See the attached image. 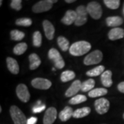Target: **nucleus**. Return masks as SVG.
I'll return each instance as SVG.
<instances>
[{"label": "nucleus", "mask_w": 124, "mask_h": 124, "mask_svg": "<svg viewBox=\"0 0 124 124\" xmlns=\"http://www.w3.org/2000/svg\"><path fill=\"white\" fill-rule=\"evenodd\" d=\"M117 88H118L119 92L124 93V81H122L120 84H119L118 86H117Z\"/></svg>", "instance_id": "c9c22d12"}, {"label": "nucleus", "mask_w": 124, "mask_h": 124, "mask_svg": "<svg viewBox=\"0 0 124 124\" xmlns=\"http://www.w3.org/2000/svg\"><path fill=\"white\" fill-rule=\"evenodd\" d=\"M86 101H87V97L85 95L78 94V95H75V97L71 98L69 100L68 103L71 105H77V104H79L81 103H83Z\"/></svg>", "instance_id": "cd10ccee"}, {"label": "nucleus", "mask_w": 124, "mask_h": 124, "mask_svg": "<svg viewBox=\"0 0 124 124\" xmlns=\"http://www.w3.org/2000/svg\"><path fill=\"white\" fill-rule=\"evenodd\" d=\"M57 0H42L36 3L32 8V12L35 13H40L47 12L53 7V4L57 3Z\"/></svg>", "instance_id": "f03ea898"}, {"label": "nucleus", "mask_w": 124, "mask_h": 124, "mask_svg": "<svg viewBox=\"0 0 124 124\" xmlns=\"http://www.w3.org/2000/svg\"><path fill=\"white\" fill-rule=\"evenodd\" d=\"M16 93L17 97L23 103H27L31 98V94L29 93L28 89L25 84H19L16 88Z\"/></svg>", "instance_id": "1a4fd4ad"}, {"label": "nucleus", "mask_w": 124, "mask_h": 124, "mask_svg": "<svg viewBox=\"0 0 124 124\" xmlns=\"http://www.w3.org/2000/svg\"><path fill=\"white\" fill-rule=\"evenodd\" d=\"M32 85L37 89L39 90H48L52 85V82L48 79L44 78H35L31 81Z\"/></svg>", "instance_id": "9d476101"}, {"label": "nucleus", "mask_w": 124, "mask_h": 124, "mask_svg": "<svg viewBox=\"0 0 124 124\" xmlns=\"http://www.w3.org/2000/svg\"></svg>", "instance_id": "a19ab883"}, {"label": "nucleus", "mask_w": 124, "mask_h": 124, "mask_svg": "<svg viewBox=\"0 0 124 124\" xmlns=\"http://www.w3.org/2000/svg\"><path fill=\"white\" fill-rule=\"evenodd\" d=\"M57 44L59 46V48L62 49L63 52H66L69 48V41L67 39L66 37L60 36L57 39Z\"/></svg>", "instance_id": "393cba45"}, {"label": "nucleus", "mask_w": 124, "mask_h": 124, "mask_svg": "<svg viewBox=\"0 0 124 124\" xmlns=\"http://www.w3.org/2000/svg\"><path fill=\"white\" fill-rule=\"evenodd\" d=\"M45 109V106L44 105H42L41 106H37L35 107L32 108V112L34 113H39V112H41V111H43Z\"/></svg>", "instance_id": "72a5a7b5"}, {"label": "nucleus", "mask_w": 124, "mask_h": 124, "mask_svg": "<svg viewBox=\"0 0 124 124\" xmlns=\"http://www.w3.org/2000/svg\"><path fill=\"white\" fill-rule=\"evenodd\" d=\"M10 37H11V39L14 41H21L24 38L25 34L22 31H19L18 30H13L10 32Z\"/></svg>", "instance_id": "c756f323"}, {"label": "nucleus", "mask_w": 124, "mask_h": 124, "mask_svg": "<svg viewBox=\"0 0 124 124\" xmlns=\"http://www.w3.org/2000/svg\"><path fill=\"white\" fill-rule=\"evenodd\" d=\"M43 28L44 30L45 35L49 40H52L54 38V27L53 23L48 20H44L43 22Z\"/></svg>", "instance_id": "f8f14e48"}, {"label": "nucleus", "mask_w": 124, "mask_h": 124, "mask_svg": "<svg viewBox=\"0 0 124 124\" xmlns=\"http://www.w3.org/2000/svg\"><path fill=\"white\" fill-rule=\"evenodd\" d=\"M32 38H33V46L37 48L40 47L42 43V37L39 31H35L33 33Z\"/></svg>", "instance_id": "c85d7f7f"}, {"label": "nucleus", "mask_w": 124, "mask_h": 124, "mask_svg": "<svg viewBox=\"0 0 124 124\" xmlns=\"http://www.w3.org/2000/svg\"><path fill=\"white\" fill-rule=\"evenodd\" d=\"M95 110L99 115H104L110 108V102L105 98H100L95 101L94 103Z\"/></svg>", "instance_id": "6e6552de"}, {"label": "nucleus", "mask_w": 124, "mask_h": 124, "mask_svg": "<svg viewBox=\"0 0 124 124\" xmlns=\"http://www.w3.org/2000/svg\"><path fill=\"white\" fill-rule=\"evenodd\" d=\"M81 82L80 81V80H76L75 81L70 87H69V88L67 90L65 93V96L66 97H73L75 96L77 93H78L81 90Z\"/></svg>", "instance_id": "ddd939ff"}, {"label": "nucleus", "mask_w": 124, "mask_h": 124, "mask_svg": "<svg viewBox=\"0 0 124 124\" xmlns=\"http://www.w3.org/2000/svg\"><path fill=\"white\" fill-rule=\"evenodd\" d=\"M104 70H105V67L103 66H99L90 70L87 71L86 75L89 77H97V76L102 75L105 72Z\"/></svg>", "instance_id": "b1692460"}, {"label": "nucleus", "mask_w": 124, "mask_h": 124, "mask_svg": "<svg viewBox=\"0 0 124 124\" xmlns=\"http://www.w3.org/2000/svg\"></svg>", "instance_id": "79ce46f5"}, {"label": "nucleus", "mask_w": 124, "mask_h": 124, "mask_svg": "<svg viewBox=\"0 0 124 124\" xmlns=\"http://www.w3.org/2000/svg\"><path fill=\"white\" fill-rule=\"evenodd\" d=\"M29 62H30V69L33 70L37 69L38 67L41 64V59H40L39 57L35 53L31 54L29 55Z\"/></svg>", "instance_id": "aec40b11"}, {"label": "nucleus", "mask_w": 124, "mask_h": 124, "mask_svg": "<svg viewBox=\"0 0 124 124\" xmlns=\"http://www.w3.org/2000/svg\"><path fill=\"white\" fill-rule=\"evenodd\" d=\"M27 48H28V46L26 43H19L14 47V54L17 55H21L26 51Z\"/></svg>", "instance_id": "bb28decb"}, {"label": "nucleus", "mask_w": 124, "mask_h": 124, "mask_svg": "<svg viewBox=\"0 0 124 124\" xmlns=\"http://www.w3.org/2000/svg\"><path fill=\"white\" fill-rule=\"evenodd\" d=\"M123 22H124L123 19L119 16L108 17V18H106V23L108 26L118 28V26L121 25Z\"/></svg>", "instance_id": "6ab92c4d"}, {"label": "nucleus", "mask_w": 124, "mask_h": 124, "mask_svg": "<svg viewBox=\"0 0 124 124\" xmlns=\"http://www.w3.org/2000/svg\"><path fill=\"white\" fill-rule=\"evenodd\" d=\"M37 121V117H31L30 119L27 120L26 124H35Z\"/></svg>", "instance_id": "f704fd0d"}, {"label": "nucleus", "mask_w": 124, "mask_h": 124, "mask_svg": "<svg viewBox=\"0 0 124 124\" xmlns=\"http://www.w3.org/2000/svg\"><path fill=\"white\" fill-rule=\"evenodd\" d=\"M77 13V19H76L75 24L77 26H81L84 25L87 22L88 20V11L87 8L84 6H79L76 9Z\"/></svg>", "instance_id": "0eeeda50"}, {"label": "nucleus", "mask_w": 124, "mask_h": 124, "mask_svg": "<svg viewBox=\"0 0 124 124\" xmlns=\"http://www.w3.org/2000/svg\"><path fill=\"white\" fill-rule=\"evenodd\" d=\"M90 111L91 110L89 107H84L81 108H79V109L74 111L72 117H74L75 119L83 118V117H85V116L88 115L90 113Z\"/></svg>", "instance_id": "412c9836"}, {"label": "nucleus", "mask_w": 124, "mask_h": 124, "mask_svg": "<svg viewBox=\"0 0 124 124\" xmlns=\"http://www.w3.org/2000/svg\"><path fill=\"white\" fill-rule=\"evenodd\" d=\"M108 93V90L106 88H95L92 90L88 93V96L90 97L95 98L106 95Z\"/></svg>", "instance_id": "5701e85b"}, {"label": "nucleus", "mask_w": 124, "mask_h": 124, "mask_svg": "<svg viewBox=\"0 0 124 124\" xmlns=\"http://www.w3.org/2000/svg\"><path fill=\"white\" fill-rule=\"evenodd\" d=\"M103 59V54L100 50H94L88 54L84 60V63L85 66H90L99 63Z\"/></svg>", "instance_id": "423d86ee"}, {"label": "nucleus", "mask_w": 124, "mask_h": 124, "mask_svg": "<svg viewBox=\"0 0 124 124\" xmlns=\"http://www.w3.org/2000/svg\"><path fill=\"white\" fill-rule=\"evenodd\" d=\"M32 19L30 18H19L16 20L15 23L17 26H20L28 27L32 25Z\"/></svg>", "instance_id": "2f4dec72"}, {"label": "nucleus", "mask_w": 124, "mask_h": 124, "mask_svg": "<svg viewBox=\"0 0 124 124\" xmlns=\"http://www.w3.org/2000/svg\"><path fill=\"white\" fill-rule=\"evenodd\" d=\"M10 113L15 124H26L27 123L26 116L17 106H12L10 107Z\"/></svg>", "instance_id": "7ed1b4c3"}, {"label": "nucleus", "mask_w": 124, "mask_h": 124, "mask_svg": "<svg viewBox=\"0 0 124 124\" xmlns=\"http://www.w3.org/2000/svg\"><path fill=\"white\" fill-rule=\"evenodd\" d=\"M123 117H124V115H123Z\"/></svg>", "instance_id": "ea45409f"}, {"label": "nucleus", "mask_w": 124, "mask_h": 124, "mask_svg": "<svg viewBox=\"0 0 124 124\" xmlns=\"http://www.w3.org/2000/svg\"><path fill=\"white\" fill-rule=\"evenodd\" d=\"M22 0H13L10 3V6L14 10L19 11L22 8Z\"/></svg>", "instance_id": "473e14b6"}, {"label": "nucleus", "mask_w": 124, "mask_h": 124, "mask_svg": "<svg viewBox=\"0 0 124 124\" xmlns=\"http://www.w3.org/2000/svg\"><path fill=\"white\" fill-rule=\"evenodd\" d=\"M7 67L9 71L14 75H17L19 72V67L17 62L12 57L6 58Z\"/></svg>", "instance_id": "dca6fc26"}, {"label": "nucleus", "mask_w": 124, "mask_h": 124, "mask_svg": "<svg viewBox=\"0 0 124 124\" xmlns=\"http://www.w3.org/2000/svg\"><path fill=\"white\" fill-rule=\"evenodd\" d=\"M75 73L72 70H66L63 72L61 75V80L62 82H68L74 79L75 77Z\"/></svg>", "instance_id": "a878e982"}, {"label": "nucleus", "mask_w": 124, "mask_h": 124, "mask_svg": "<svg viewBox=\"0 0 124 124\" xmlns=\"http://www.w3.org/2000/svg\"><path fill=\"white\" fill-rule=\"evenodd\" d=\"M112 71L106 70L105 71L101 76L102 84L106 88H110L112 85Z\"/></svg>", "instance_id": "a211bd4d"}, {"label": "nucleus", "mask_w": 124, "mask_h": 124, "mask_svg": "<svg viewBox=\"0 0 124 124\" xmlns=\"http://www.w3.org/2000/svg\"><path fill=\"white\" fill-rule=\"evenodd\" d=\"M91 49V44L85 41H77L72 44L69 52L73 56H82L85 53H87Z\"/></svg>", "instance_id": "f257e3e1"}, {"label": "nucleus", "mask_w": 124, "mask_h": 124, "mask_svg": "<svg viewBox=\"0 0 124 124\" xmlns=\"http://www.w3.org/2000/svg\"><path fill=\"white\" fill-rule=\"evenodd\" d=\"M1 4H2V1L1 0V1H0V6H1Z\"/></svg>", "instance_id": "4c0bfd02"}, {"label": "nucleus", "mask_w": 124, "mask_h": 124, "mask_svg": "<svg viewBox=\"0 0 124 124\" xmlns=\"http://www.w3.org/2000/svg\"><path fill=\"white\" fill-rule=\"evenodd\" d=\"M48 57L54 62V66L58 69H62L65 66V62L57 49L51 48L49 50Z\"/></svg>", "instance_id": "20e7f679"}, {"label": "nucleus", "mask_w": 124, "mask_h": 124, "mask_svg": "<svg viewBox=\"0 0 124 124\" xmlns=\"http://www.w3.org/2000/svg\"><path fill=\"white\" fill-rule=\"evenodd\" d=\"M1 110H1V108L0 107V112H1Z\"/></svg>", "instance_id": "58836bf2"}, {"label": "nucleus", "mask_w": 124, "mask_h": 124, "mask_svg": "<svg viewBox=\"0 0 124 124\" xmlns=\"http://www.w3.org/2000/svg\"><path fill=\"white\" fill-rule=\"evenodd\" d=\"M77 19V13L75 10H68L67 11L64 17L62 19V22L65 25L70 26L72 23L75 22Z\"/></svg>", "instance_id": "4468645a"}, {"label": "nucleus", "mask_w": 124, "mask_h": 124, "mask_svg": "<svg viewBox=\"0 0 124 124\" xmlns=\"http://www.w3.org/2000/svg\"><path fill=\"white\" fill-rule=\"evenodd\" d=\"M95 85V81L93 79L86 80L85 81H84L81 84V90L82 92H88V91H91L93 90Z\"/></svg>", "instance_id": "4be33fe9"}, {"label": "nucleus", "mask_w": 124, "mask_h": 124, "mask_svg": "<svg viewBox=\"0 0 124 124\" xmlns=\"http://www.w3.org/2000/svg\"><path fill=\"white\" fill-rule=\"evenodd\" d=\"M103 3L108 8L112 10H115L119 7L121 1L119 0H104Z\"/></svg>", "instance_id": "7c9ffc66"}, {"label": "nucleus", "mask_w": 124, "mask_h": 124, "mask_svg": "<svg viewBox=\"0 0 124 124\" xmlns=\"http://www.w3.org/2000/svg\"><path fill=\"white\" fill-rule=\"evenodd\" d=\"M57 116V109L54 107H50L46 111L43 123L44 124H53Z\"/></svg>", "instance_id": "9b49d317"}, {"label": "nucleus", "mask_w": 124, "mask_h": 124, "mask_svg": "<svg viewBox=\"0 0 124 124\" xmlns=\"http://www.w3.org/2000/svg\"><path fill=\"white\" fill-rule=\"evenodd\" d=\"M73 112L74 111L72 110V108L69 106L65 107L63 108V110H62L59 114V117L62 121H67L68 120H69L73 115Z\"/></svg>", "instance_id": "f3484780"}, {"label": "nucleus", "mask_w": 124, "mask_h": 124, "mask_svg": "<svg viewBox=\"0 0 124 124\" xmlns=\"http://www.w3.org/2000/svg\"><path fill=\"white\" fill-rule=\"evenodd\" d=\"M124 37V30L121 28H113L108 32V38L112 41L122 39Z\"/></svg>", "instance_id": "2eb2a0df"}, {"label": "nucleus", "mask_w": 124, "mask_h": 124, "mask_svg": "<svg viewBox=\"0 0 124 124\" xmlns=\"http://www.w3.org/2000/svg\"><path fill=\"white\" fill-rule=\"evenodd\" d=\"M66 3H68V4H70V3H72V2H75V0H66L65 1Z\"/></svg>", "instance_id": "e433bc0d"}, {"label": "nucleus", "mask_w": 124, "mask_h": 124, "mask_svg": "<svg viewBox=\"0 0 124 124\" xmlns=\"http://www.w3.org/2000/svg\"><path fill=\"white\" fill-rule=\"evenodd\" d=\"M87 11L91 17L94 19H100L102 15V8L101 5L97 1H91L87 5Z\"/></svg>", "instance_id": "39448f33"}]
</instances>
